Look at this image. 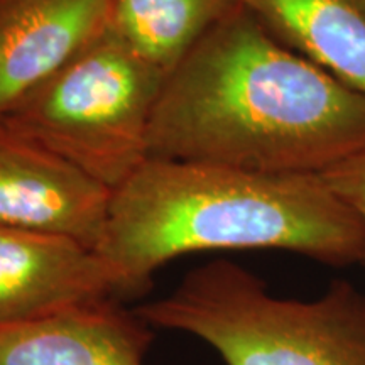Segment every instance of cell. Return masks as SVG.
Returning a JSON list of instances; mask_svg holds the SVG:
<instances>
[{
	"label": "cell",
	"mask_w": 365,
	"mask_h": 365,
	"mask_svg": "<svg viewBox=\"0 0 365 365\" xmlns=\"http://www.w3.org/2000/svg\"><path fill=\"white\" fill-rule=\"evenodd\" d=\"M149 158L325 175L365 150V97L234 4L168 75Z\"/></svg>",
	"instance_id": "cell-1"
},
{
	"label": "cell",
	"mask_w": 365,
	"mask_h": 365,
	"mask_svg": "<svg viewBox=\"0 0 365 365\" xmlns=\"http://www.w3.org/2000/svg\"><path fill=\"white\" fill-rule=\"evenodd\" d=\"M287 250L365 264V227L322 175H272L149 158L113 191L97 245L120 296L168 261L203 250Z\"/></svg>",
	"instance_id": "cell-2"
},
{
	"label": "cell",
	"mask_w": 365,
	"mask_h": 365,
	"mask_svg": "<svg viewBox=\"0 0 365 365\" xmlns=\"http://www.w3.org/2000/svg\"><path fill=\"white\" fill-rule=\"evenodd\" d=\"M134 312L207 341L227 365H365V293L346 281L317 299L277 298L255 274L218 259Z\"/></svg>",
	"instance_id": "cell-3"
},
{
	"label": "cell",
	"mask_w": 365,
	"mask_h": 365,
	"mask_svg": "<svg viewBox=\"0 0 365 365\" xmlns=\"http://www.w3.org/2000/svg\"><path fill=\"white\" fill-rule=\"evenodd\" d=\"M164 81L107 27L0 122L115 191L149 159Z\"/></svg>",
	"instance_id": "cell-4"
},
{
	"label": "cell",
	"mask_w": 365,
	"mask_h": 365,
	"mask_svg": "<svg viewBox=\"0 0 365 365\" xmlns=\"http://www.w3.org/2000/svg\"><path fill=\"white\" fill-rule=\"evenodd\" d=\"M113 191L0 122V225L97 249Z\"/></svg>",
	"instance_id": "cell-5"
},
{
	"label": "cell",
	"mask_w": 365,
	"mask_h": 365,
	"mask_svg": "<svg viewBox=\"0 0 365 365\" xmlns=\"http://www.w3.org/2000/svg\"><path fill=\"white\" fill-rule=\"evenodd\" d=\"M118 296L115 277L95 249L70 237L0 225V325Z\"/></svg>",
	"instance_id": "cell-6"
},
{
	"label": "cell",
	"mask_w": 365,
	"mask_h": 365,
	"mask_svg": "<svg viewBox=\"0 0 365 365\" xmlns=\"http://www.w3.org/2000/svg\"><path fill=\"white\" fill-rule=\"evenodd\" d=\"M110 0H0V117L108 27Z\"/></svg>",
	"instance_id": "cell-7"
},
{
	"label": "cell",
	"mask_w": 365,
	"mask_h": 365,
	"mask_svg": "<svg viewBox=\"0 0 365 365\" xmlns=\"http://www.w3.org/2000/svg\"><path fill=\"white\" fill-rule=\"evenodd\" d=\"M153 333L117 299L0 325V365H144Z\"/></svg>",
	"instance_id": "cell-8"
},
{
	"label": "cell",
	"mask_w": 365,
	"mask_h": 365,
	"mask_svg": "<svg viewBox=\"0 0 365 365\" xmlns=\"http://www.w3.org/2000/svg\"><path fill=\"white\" fill-rule=\"evenodd\" d=\"M279 43L365 97V11L357 0H234Z\"/></svg>",
	"instance_id": "cell-9"
},
{
	"label": "cell",
	"mask_w": 365,
	"mask_h": 365,
	"mask_svg": "<svg viewBox=\"0 0 365 365\" xmlns=\"http://www.w3.org/2000/svg\"><path fill=\"white\" fill-rule=\"evenodd\" d=\"M234 4V0H110L108 31L168 78Z\"/></svg>",
	"instance_id": "cell-10"
},
{
	"label": "cell",
	"mask_w": 365,
	"mask_h": 365,
	"mask_svg": "<svg viewBox=\"0 0 365 365\" xmlns=\"http://www.w3.org/2000/svg\"><path fill=\"white\" fill-rule=\"evenodd\" d=\"M322 176L328 186L354 208L365 227V150Z\"/></svg>",
	"instance_id": "cell-11"
},
{
	"label": "cell",
	"mask_w": 365,
	"mask_h": 365,
	"mask_svg": "<svg viewBox=\"0 0 365 365\" xmlns=\"http://www.w3.org/2000/svg\"><path fill=\"white\" fill-rule=\"evenodd\" d=\"M357 2H359V6H360V7H362V9H364V11H365V0H357Z\"/></svg>",
	"instance_id": "cell-12"
}]
</instances>
